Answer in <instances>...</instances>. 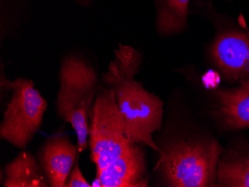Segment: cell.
<instances>
[{
    "instance_id": "1",
    "label": "cell",
    "mask_w": 249,
    "mask_h": 187,
    "mask_svg": "<svg viewBox=\"0 0 249 187\" xmlns=\"http://www.w3.org/2000/svg\"><path fill=\"white\" fill-rule=\"evenodd\" d=\"M142 64V54L128 46L120 45L115 59L103 74L106 86L115 91L117 105L124 125L134 144L146 145L158 152L159 147L152 135L160 129L163 115V102L160 97L134 80Z\"/></svg>"
},
{
    "instance_id": "2",
    "label": "cell",
    "mask_w": 249,
    "mask_h": 187,
    "mask_svg": "<svg viewBox=\"0 0 249 187\" xmlns=\"http://www.w3.org/2000/svg\"><path fill=\"white\" fill-rule=\"evenodd\" d=\"M221 152L215 139L170 140L159 147L156 170L169 187H215Z\"/></svg>"
},
{
    "instance_id": "3",
    "label": "cell",
    "mask_w": 249,
    "mask_h": 187,
    "mask_svg": "<svg viewBox=\"0 0 249 187\" xmlns=\"http://www.w3.org/2000/svg\"><path fill=\"white\" fill-rule=\"evenodd\" d=\"M90 160L96 171L106 168L133 145L116 100L114 89L99 87L89 114Z\"/></svg>"
},
{
    "instance_id": "4",
    "label": "cell",
    "mask_w": 249,
    "mask_h": 187,
    "mask_svg": "<svg viewBox=\"0 0 249 187\" xmlns=\"http://www.w3.org/2000/svg\"><path fill=\"white\" fill-rule=\"evenodd\" d=\"M11 90L13 94L0 125V137L25 150L41 128L48 104L29 79H15Z\"/></svg>"
},
{
    "instance_id": "5",
    "label": "cell",
    "mask_w": 249,
    "mask_h": 187,
    "mask_svg": "<svg viewBox=\"0 0 249 187\" xmlns=\"http://www.w3.org/2000/svg\"><path fill=\"white\" fill-rule=\"evenodd\" d=\"M212 55L227 79L249 80V34L236 32L222 34L214 43Z\"/></svg>"
},
{
    "instance_id": "6",
    "label": "cell",
    "mask_w": 249,
    "mask_h": 187,
    "mask_svg": "<svg viewBox=\"0 0 249 187\" xmlns=\"http://www.w3.org/2000/svg\"><path fill=\"white\" fill-rule=\"evenodd\" d=\"M78 148L66 135L52 136L37 152V160L47 174L50 187H64L78 159Z\"/></svg>"
},
{
    "instance_id": "7",
    "label": "cell",
    "mask_w": 249,
    "mask_h": 187,
    "mask_svg": "<svg viewBox=\"0 0 249 187\" xmlns=\"http://www.w3.org/2000/svg\"><path fill=\"white\" fill-rule=\"evenodd\" d=\"M146 163L142 149L133 145L106 168L96 171L103 187H148Z\"/></svg>"
},
{
    "instance_id": "8",
    "label": "cell",
    "mask_w": 249,
    "mask_h": 187,
    "mask_svg": "<svg viewBox=\"0 0 249 187\" xmlns=\"http://www.w3.org/2000/svg\"><path fill=\"white\" fill-rule=\"evenodd\" d=\"M5 187H48L50 181L38 160L22 150L3 168Z\"/></svg>"
},
{
    "instance_id": "9",
    "label": "cell",
    "mask_w": 249,
    "mask_h": 187,
    "mask_svg": "<svg viewBox=\"0 0 249 187\" xmlns=\"http://www.w3.org/2000/svg\"><path fill=\"white\" fill-rule=\"evenodd\" d=\"M219 114L226 126L231 129L249 127V79L238 87L216 92Z\"/></svg>"
},
{
    "instance_id": "10",
    "label": "cell",
    "mask_w": 249,
    "mask_h": 187,
    "mask_svg": "<svg viewBox=\"0 0 249 187\" xmlns=\"http://www.w3.org/2000/svg\"><path fill=\"white\" fill-rule=\"evenodd\" d=\"M190 0H158L157 27L163 35L176 34L187 26Z\"/></svg>"
},
{
    "instance_id": "11",
    "label": "cell",
    "mask_w": 249,
    "mask_h": 187,
    "mask_svg": "<svg viewBox=\"0 0 249 187\" xmlns=\"http://www.w3.org/2000/svg\"><path fill=\"white\" fill-rule=\"evenodd\" d=\"M216 186L249 187V154L247 157L219 160Z\"/></svg>"
},
{
    "instance_id": "12",
    "label": "cell",
    "mask_w": 249,
    "mask_h": 187,
    "mask_svg": "<svg viewBox=\"0 0 249 187\" xmlns=\"http://www.w3.org/2000/svg\"><path fill=\"white\" fill-rule=\"evenodd\" d=\"M64 187H92V185L88 183L86 178L84 177L77 159L75 166L72 171L67 178V182L64 184Z\"/></svg>"
},
{
    "instance_id": "13",
    "label": "cell",
    "mask_w": 249,
    "mask_h": 187,
    "mask_svg": "<svg viewBox=\"0 0 249 187\" xmlns=\"http://www.w3.org/2000/svg\"><path fill=\"white\" fill-rule=\"evenodd\" d=\"M91 185L92 187H103V184H102V181H101L99 176H96V178H95V180L92 183Z\"/></svg>"
},
{
    "instance_id": "14",
    "label": "cell",
    "mask_w": 249,
    "mask_h": 187,
    "mask_svg": "<svg viewBox=\"0 0 249 187\" xmlns=\"http://www.w3.org/2000/svg\"><path fill=\"white\" fill-rule=\"evenodd\" d=\"M81 5H88L92 0H76Z\"/></svg>"
}]
</instances>
